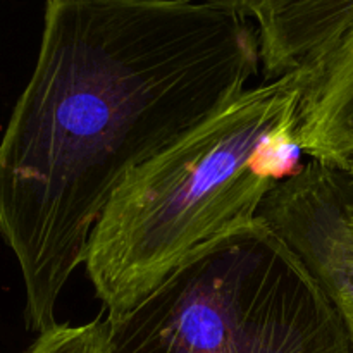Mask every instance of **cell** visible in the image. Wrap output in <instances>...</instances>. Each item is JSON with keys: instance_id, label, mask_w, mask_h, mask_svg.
Wrapping results in <instances>:
<instances>
[{"instance_id": "7", "label": "cell", "mask_w": 353, "mask_h": 353, "mask_svg": "<svg viewBox=\"0 0 353 353\" xmlns=\"http://www.w3.org/2000/svg\"><path fill=\"white\" fill-rule=\"evenodd\" d=\"M28 353H109V331L103 321L81 326L57 324L38 334Z\"/></svg>"}, {"instance_id": "5", "label": "cell", "mask_w": 353, "mask_h": 353, "mask_svg": "<svg viewBox=\"0 0 353 353\" xmlns=\"http://www.w3.org/2000/svg\"><path fill=\"white\" fill-rule=\"evenodd\" d=\"M238 3L257 31L264 83L292 74L316 78L353 24V0Z\"/></svg>"}, {"instance_id": "3", "label": "cell", "mask_w": 353, "mask_h": 353, "mask_svg": "<svg viewBox=\"0 0 353 353\" xmlns=\"http://www.w3.org/2000/svg\"><path fill=\"white\" fill-rule=\"evenodd\" d=\"M105 323L109 353H353L336 307L261 217Z\"/></svg>"}, {"instance_id": "1", "label": "cell", "mask_w": 353, "mask_h": 353, "mask_svg": "<svg viewBox=\"0 0 353 353\" xmlns=\"http://www.w3.org/2000/svg\"><path fill=\"white\" fill-rule=\"evenodd\" d=\"M259 71L257 31L238 2H47L33 74L0 140V234L23 276L28 330L59 324V296L126 176Z\"/></svg>"}, {"instance_id": "6", "label": "cell", "mask_w": 353, "mask_h": 353, "mask_svg": "<svg viewBox=\"0 0 353 353\" xmlns=\"http://www.w3.org/2000/svg\"><path fill=\"white\" fill-rule=\"evenodd\" d=\"M299 140L303 155L353 174V24L307 90Z\"/></svg>"}, {"instance_id": "8", "label": "cell", "mask_w": 353, "mask_h": 353, "mask_svg": "<svg viewBox=\"0 0 353 353\" xmlns=\"http://www.w3.org/2000/svg\"><path fill=\"white\" fill-rule=\"evenodd\" d=\"M348 224H350V230L353 233V188H352L350 202H348Z\"/></svg>"}, {"instance_id": "2", "label": "cell", "mask_w": 353, "mask_h": 353, "mask_svg": "<svg viewBox=\"0 0 353 353\" xmlns=\"http://www.w3.org/2000/svg\"><path fill=\"white\" fill-rule=\"evenodd\" d=\"M314 79L250 86L126 176L85 257L107 317L130 312L178 269L250 226L269 193L302 169L299 128Z\"/></svg>"}, {"instance_id": "4", "label": "cell", "mask_w": 353, "mask_h": 353, "mask_svg": "<svg viewBox=\"0 0 353 353\" xmlns=\"http://www.w3.org/2000/svg\"><path fill=\"white\" fill-rule=\"evenodd\" d=\"M353 174L326 162L302 165L261 207L264 219L305 264L340 312L353 348Z\"/></svg>"}]
</instances>
